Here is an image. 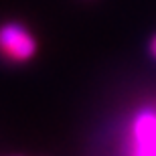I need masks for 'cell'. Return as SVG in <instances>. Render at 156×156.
Returning a JSON list of instances; mask_svg holds the SVG:
<instances>
[{"mask_svg": "<svg viewBox=\"0 0 156 156\" xmlns=\"http://www.w3.org/2000/svg\"><path fill=\"white\" fill-rule=\"evenodd\" d=\"M37 39L24 24L10 20L0 24V51L12 61H29L37 55Z\"/></svg>", "mask_w": 156, "mask_h": 156, "instance_id": "obj_1", "label": "cell"}, {"mask_svg": "<svg viewBox=\"0 0 156 156\" xmlns=\"http://www.w3.org/2000/svg\"><path fill=\"white\" fill-rule=\"evenodd\" d=\"M136 156H156V114L144 110L136 120Z\"/></svg>", "mask_w": 156, "mask_h": 156, "instance_id": "obj_2", "label": "cell"}, {"mask_svg": "<svg viewBox=\"0 0 156 156\" xmlns=\"http://www.w3.org/2000/svg\"><path fill=\"white\" fill-rule=\"evenodd\" d=\"M148 47H150V53H152V55L156 57V37H154V39L150 41V45H148Z\"/></svg>", "mask_w": 156, "mask_h": 156, "instance_id": "obj_3", "label": "cell"}]
</instances>
